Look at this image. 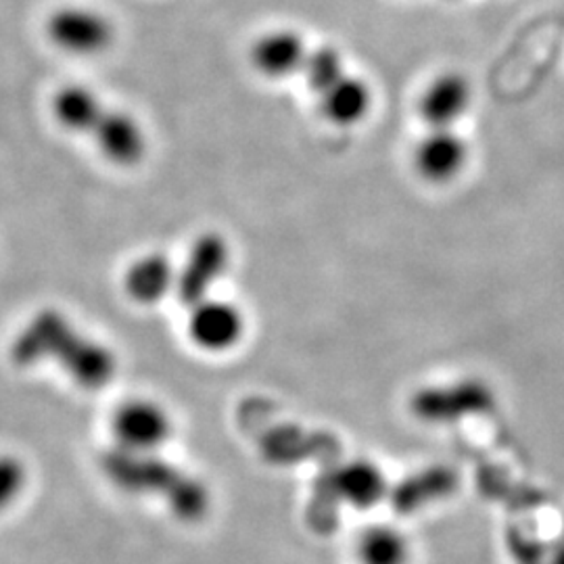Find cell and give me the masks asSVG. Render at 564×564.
I'll return each mask as SVG.
<instances>
[{
    "instance_id": "obj_1",
    "label": "cell",
    "mask_w": 564,
    "mask_h": 564,
    "mask_svg": "<svg viewBox=\"0 0 564 564\" xmlns=\"http://www.w3.org/2000/svg\"><path fill=\"white\" fill-rule=\"evenodd\" d=\"M42 34L57 53L74 59L102 57L118 41L113 20L90 4H61L53 9L44 20Z\"/></svg>"
},
{
    "instance_id": "obj_13",
    "label": "cell",
    "mask_w": 564,
    "mask_h": 564,
    "mask_svg": "<svg viewBox=\"0 0 564 564\" xmlns=\"http://www.w3.org/2000/svg\"><path fill=\"white\" fill-rule=\"evenodd\" d=\"M375 105V93L368 82L356 74H343L318 95V107L324 120L337 128H354L362 123Z\"/></svg>"
},
{
    "instance_id": "obj_2",
    "label": "cell",
    "mask_w": 564,
    "mask_h": 564,
    "mask_svg": "<svg viewBox=\"0 0 564 564\" xmlns=\"http://www.w3.org/2000/svg\"><path fill=\"white\" fill-rule=\"evenodd\" d=\"M102 475L121 491L132 496H162L163 500L182 473L155 452H130L113 447L101 456Z\"/></svg>"
},
{
    "instance_id": "obj_11",
    "label": "cell",
    "mask_w": 564,
    "mask_h": 564,
    "mask_svg": "<svg viewBox=\"0 0 564 564\" xmlns=\"http://www.w3.org/2000/svg\"><path fill=\"white\" fill-rule=\"evenodd\" d=\"M310 55L307 42L295 30H272L253 42L249 61L253 69L265 80H284L302 74L305 59Z\"/></svg>"
},
{
    "instance_id": "obj_5",
    "label": "cell",
    "mask_w": 564,
    "mask_h": 564,
    "mask_svg": "<svg viewBox=\"0 0 564 564\" xmlns=\"http://www.w3.org/2000/svg\"><path fill=\"white\" fill-rule=\"evenodd\" d=\"M247 321L237 303L223 297H207L188 307L186 335L188 341L205 354H228L245 337Z\"/></svg>"
},
{
    "instance_id": "obj_14",
    "label": "cell",
    "mask_w": 564,
    "mask_h": 564,
    "mask_svg": "<svg viewBox=\"0 0 564 564\" xmlns=\"http://www.w3.org/2000/svg\"><path fill=\"white\" fill-rule=\"evenodd\" d=\"M491 402V391L479 381H463L449 387H431L416 393L414 410L429 421H449L463 412L481 410Z\"/></svg>"
},
{
    "instance_id": "obj_18",
    "label": "cell",
    "mask_w": 564,
    "mask_h": 564,
    "mask_svg": "<svg viewBox=\"0 0 564 564\" xmlns=\"http://www.w3.org/2000/svg\"><path fill=\"white\" fill-rule=\"evenodd\" d=\"M28 485V468L13 454H0V512L20 500Z\"/></svg>"
},
{
    "instance_id": "obj_16",
    "label": "cell",
    "mask_w": 564,
    "mask_h": 564,
    "mask_svg": "<svg viewBox=\"0 0 564 564\" xmlns=\"http://www.w3.org/2000/svg\"><path fill=\"white\" fill-rule=\"evenodd\" d=\"M302 74L307 88L316 97L323 95L330 84H335V82L341 78L343 74H347L341 51L335 48V46H326V44L310 51L305 65H303Z\"/></svg>"
},
{
    "instance_id": "obj_15",
    "label": "cell",
    "mask_w": 564,
    "mask_h": 564,
    "mask_svg": "<svg viewBox=\"0 0 564 564\" xmlns=\"http://www.w3.org/2000/svg\"><path fill=\"white\" fill-rule=\"evenodd\" d=\"M335 489L347 505L370 508L381 502L384 496V479L375 464L349 463L337 473Z\"/></svg>"
},
{
    "instance_id": "obj_6",
    "label": "cell",
    "mask_w": 564,
    "mask_h": 564,
    "mask_svg": "<svg viewBox=\"0 0 564 564\" xmlns=\"http://www.w3.org/2000/svg\"><path fill=\"white\" fill-rule=\"evenodd\" d=\"M101 160L120 170H132L149 153V134L142 121L128 109L107 107L88 137Z\"/></svg>"
},
{
    "instance_id": "obj_3",
    "label": "cell",
    "mask_w": 564,
    "mask_h": 564,
    "mask_svg": "<svg viewBox=\"0 0 564 564\" xmlns=\"http://www.w3.org/2000/svg\"><path fill=\"white\" fill-rule=\"evenodd\" d=\"M232 251L220 232H203L191 245L176 274L174 295L186 307L214 295V289L230 268Z\"/></svg>"
},
{
    "instance_id": "obj_7",
    "label": "cell",
    "mask_w": 564,
    "mask_h": 564,
    "mask_svg": "<svg viewBox=\"0 0 564 564\" xmlns=\"http://www.w3.org/2000/svg\"><path fill=\"white\" fill-rule=\"evenodd\" d=\"M470 160V147L456 128H429L412 151V167L426 184L456 181Z\"/></svg>"
},
{
    "instance_id": "obj_17",
    "label": "cell",
    "mask_w": 564,
    "mask_h": 564,
    "mask_svg": "<svg viewBox=\"0 0 564 564\" xmlns=\"http://www.w3.org/2000/svg\"><path fill=\"white\" fill-rule=\"evenodd\" d=\"M165 505L170 506L174 517H178L184 523H193V521H199L207 512L209 494L202 481L182 473L181 479L167 494Z\"/></svg>"
},
{
    "instance_id": "obj_9",
    "label": "cell",
    "mask_w": 564,
    "mask_h": 564,
    "mask_svg": "<svg viewBox=\"0 0 564 564\" xmlns=\"http://www.w3.org/2000/svg\"><path fill=\"white\" fill-rule=\"evenodd\" d=\"M473 105V84L454 69L437 74L424 86L419 113L429 128H456Z\"/></svg>"
},
{
    "instance_id": "obj_12",
    "label": "cell",
    "mask_w": 564,
    "mask_h": 564,
    "mask_svg": "<svg viewBox=\"0 0 564 564\" xmlns=\"http://www.w3.org/2000/svg\"><path fill=\"white\" fill-rule=\"evenodd\" d=\"M109 102L102 101L101 95L80 82L63 84L51 97V118L63 132L72 137H90L95 126L105 113Z\"/></svg>"
},
{
    "instance_id": "obj_4",
    "label": "cell",
    "mask_w": 564,
    "mask_h": 564,
    "mask_svg": "<svg viewBox=\"0 0 564 564\" xmlns=\"http://www.w3.org/2000/svg\"><path fill=\"white\" fill-rule=\"evenodd\" d=\"M174 433L170 412L149 398L121 402L111 414V435L116 447L130 452H158Z\"/></svg>"
},
{
    "instance_id": "obj_10",
    "label": "cell",
    "mask_w": 564,
    "mask_h": 564,
    "mask_svg": "<svg viewBox=\"0 0 564 564\" xmlns=\"http://www.w3.org/2000/svg\"><path fill=\"white\" fill-rule=\"evenodd\" d=\"M178 265L160 251H149L134 258L121 274L123 295L137 305L151 307L176 291Z\"/></svg>"
},
{
    "instance_id": "obj_8",
    "label": "cell",
    "mask_w": 564,
    "mask_h": 564,
    "mask_svg": "<svg viewBox=\"0 0 564 564\" xmlns=\"http://www.w3.org/2000/svg\"><path fill=\"white\" fill-rule=\"evenodd\" d=\"M55 360L72 379V383L86 391L105 389L118 372V360L113 351L102 343L78 335L76 328L61 345Z\"/></svg>"
},
{
    "instance_id": "obj_19",
    "label": "cell",
    "mask_w": 564,
    "mask_h": 564,
    "mask_svg": "<svg viewBox=\"0 0 564 564\" xmlns=\"http://www.w3.org/2000/svg\"><path fill=\"white\" fill-rule=\"evenodd\" d=\"M550 564H564V544L561 547H556L554 550V554H552V561Z\"/></svg>"
}]
</instances>
